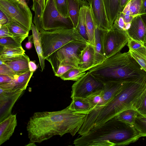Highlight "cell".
<instances>
[{
  "instance_id": "cell-1",
  "label": "cell",
  "mask_w": 146,
  "mask_h": 146,
  "mask_svg": "<svg viewBox=\"0 0 146 146\" xmlns=\"http://www.w3.org/2000/svg\"><path fill=\"white\" fill-rule=\"evenodd\" d=\"M86 114L74 113L69 106L60 110L37 112L31 116L26 127L31 142L40 143L53 136L70 133L72 136L78 132Z\"/></svg>"
},
{
  "instance_id": "cell-2",
  "label": "cell",
  "mask_w": 146,
  "mask_h": 146,
  "mask_svg": "<svg viewBox=\"0 0 146 146\" xmlns=\"http://www.w3.org/2000/svg\"><path fill=\"white\" fill-rule=\"evenodd\" d=\"M141 137L133 125L115 116L78 137L73 144L76 146H125L136 142Z\"/></svg>"
},
{
  "instance_id": "cell-3",
  "label": "cell",
  "mask_w": 146,
  "mask_h": 146,
  "mask_svg": "<svg viewBox=\"0 0 146 146\" xmlns=\"http://www.w3.org/2000/svg\"><path fill=\"white\" fill-rule=\"evenodd\" d=\"M88 71L104 84L110 81L134 82L146 77V72L129 51L120 52L107 58Z\"/></svg>"
},
{
  "instance_id": "cell-4",
  "label": "cell",
  "mask_w": 146,
  "mask_h": 146,
  "mask_svg": "<svg viewBox=\"0 0 146 146\" xmlns=\"http://www.w3.org/2000/svg\"><path fill=\"white\" fill-rule=\"evenodd\" d=\"M146 88V77L134 82H125L121 90L106 106L86 115L83 127L90 130L116 116L132 105Z\"/></svg>"
},
{
  "instance_id": "cell-5",
  "label": "cell",
  "mask_w": 146,
  "mask_h": 146,
  "mask_svg": "<svg viewBox=\"0 0 146 146\" xmlns=\"http://www.w3.org/2000/svg\"><path fill=\"white\" fill-rule=\"evenodd\" d=\"M40 32L45 59L55 51L70 42L79 41L88 43L73 27L52 31H45L42 29Z\"/></svg>"
},
{
  "instance_id": "cell-6",
  "label": "cell",
  "mask_w": 146,
  "mask_h": 146,
  "mask_svg": "<svg viewBox=\"0 0 146 146\" xmlns=\"http://www.w3.org/2000/svg\"><path fill=\"white\" fill-rule=\"evenodd\" d=\"M88 43L76 41L70 42L45 58L50 63L54 74L61 65L79 68L80 55Z\"/></svg>"
},
{
  "instance_id": "cell-7",
  "label": "cell",
  "mask_w": 146,
  "mask_h": 146,
  "mask_svg": "<svg viewBox=\"0 0 146 146\" xmlns=\"http://www.w3.org/2000/svg\"><path fill=\"white\" fill-rule=\"evenodd\" d=\"M0 11L7 17L8 23H16L29 31L31 30L33 15L25 1L0 0Z\"/></svg>"
},
{
  "instance_id": "cell-8",
  "label": "cell",
  "mask_w": 146,
  "mask_h": 146,
  "mask_svg": "<svg viewBox=\"0 0 146 146\" xmlns=\"http://www.w3.org/2000/svg\"><path fill=\"white\" fill-rule=\"evenodd\" d=\"M69 19L61 16L55 7L54 0H46L41 18L42 27L44 30L52 31L70 28L72 24Z\"/></svg>"
},
{
  "instance_id": "cell-9",
  "label": "cell",
  "mask_w": 146,
  "mask_h": 146,
  "mask_svg": "<svg viewBox=\"0 0 146 146\" xmlns=\"http://www.w3.org/2000/svg\"><path fill=\"white\" fill-rule=\"evenodd\" d=\"M104 85L88 71L72 85L71 98H86L93 93L102 90Z\"/></svg>"
},
{
  "instance_id": "cell-10",
  "label": "cell",
  "mask_w": 146,
  "mask_h": 146,
  "mask_svg": "<svg viewBox=\"0 0 146 146\" xmlns=\"http://www.w3.org/2000/svg\"><path fill=\"white\" fill-rule=\"evenodd\" d=\"M129 38L126 32L112 26L109 30L105 31L103 42L106 58L120 52L127 43Z\"/></svg>"
},
{
  "instance_id": "cell-11",
  "label": "cell",
  "mask_w": 146,
  "mask_h": 146,
  "mask_svg": "<svg viewBox=\"0 0 146 146\" xmlns=\"http://www.w3.org/2000/svg\"><path fill=\"white\" fill-rule=\"evenodd\" d=\"M24 91L0 88V122L11 114L15 104Z\"/></svg>"
},
{
  "instance_id": "cell-12",
  "label": "cell",
  "mask_w": 146,
  "mask_h": 146,
  "mask_svg": "<svg viewBox=\"0 0 146 146\" xmlns=\"http://www.w3.org/2000/svg\"><path fill=\"white\" fill-rule=\"evenodd\" d=\"M91 8L96 25L104 31L110 30L111 26L107 18L104 0H86Z\"/></svg>"
},
{
  "instance_id": "cell-13",
  "label": "cell",
  "mask_w": 146,
  "mask_h": 146,
  "mask_svg": "<svg viewBox=\"0 0 146 146\" xmlns=\"http://www.w3.org/2000/svg\"><path fill=\"white\" fill-rule=\"evenodd\" d=\"M126 33L129 38L143 44L146 39V25L141 15L133 18Z\"/></svg>"
},
{
  "instance_id": "cell-14",
  "label": "cell",
  "mask_w": 146,
  "mask_h": 146,
  "mask_svg": "<svg viewBox=\"0 0 146 146\" xmlns=\"http://www.w3.org/2000/svg\"><path fill=\"white\" fill-rule=\"evenodd\" d=\"M16 114H12L0 122V145L9 140L17 125Z\"/></svg>"
},
{
  "instance_id": "cell-15",
  "label": "cell",
  "mask_w": 146,
  "mask_h": 146,
  "mask_svg": "<svg viewBox=\"0 0 146 146\" xmlns=\"http://www.w3.org/2000/svg\"><path fill=\"white\" fill-rule=\"evenodd\" d=\"M105 31L96 26L94 46V59L93 67L101 63L107 58L105 53L103 42V36Z\"/></svg>"
},
{
  "instance_id": "cell-16",
  "label": "cell",
  "mask_w": 146,
  "mask_h": 146,
  "mask_svg": "<svg viewBox=\"0 0 146 146\" xmlns=\"http://www.w3.org/2000/svg\"><path fill=\"white\" fill-rule=\"evenodd\" d=\"M125 82L110 81L104 84L102 90V102L99 109L106 106L115 97L122 89Z\"/></svg>"
},
{
  "instance_id": "cell-17",
  "label": "cell",
  "mask_w": 146,
  "mask_h": 146,
  "mask_svg": "<svg viewBox=\"0 0 146 146\" xmlns=\"http://www.w3.org/2000/svg\"><path fill=\"white\" fill-rule=\"evenodd\" d=\"M94 59V46L88 43L81 52L79 67L85 72L89 70L93 67Z\"/></svg>"
},
{
  "instance_id": "cell-18",
  "label": "cell",
  "mask_w": 146,
  "mask_h": 146,
  "mask_svg": "<svg viewBox=\"0 0 146 146\" xmlns=\"http://www.w3.org/2000/svg\"><path fill=\"white\" fill-rule=\"evenodd\" d=\"M29 58L25 53L18 58L7 61L5 63L9 66L18 76H19L29 71Z\"/></svg>"
},
{
  "instance_id": "cell-19",
  "label": "cell",
  "mask_w": 146,
  "mask_h": 146,
  "mask_svg": "<svg viewBox=\"0 0 146 146\" xmlns=\"http://www.w3.org/2000/svg\"><path fill=\"white\" fill-rule=\"evenodd\" d=\"M67 1L69 18L72 23L73 27L76 29L78 23L80 8L88 3L84 0H67Z\"/></svg>"
},
{
  "instance_id": "cell-20",
  "label": "cell",
  "mask_w": 146,
  "mask_h": 146,
  "mask_svg": "<svg viewBox=\"0 0 146 146\" xmlns=\"http://www.w3.org/2000/svg\"><path fill=\"white\" fill-rule=\"evenodd\" d=\"M25 51L22 46L11 48L0 45V60L5 62L12 61L25 54Z\"/></svg>"
},
{
  "instance_id": "cell-21",
  "label": "cell",
  "mask_w": 146,
  "mask_h": 146,
  "mask_svg": "<svg viewBox=\"0 0 146 146\" xmlns=\"http://www.w3.org/2000/svg\"><path fill=\"white\" fill-rule=\"evenodd\" d=\"M108 20L112 26L121 12L120 0H104Z\"/></svg>"
},
{
  "instance_id": "cell-22",
  "label": "cell",
  "mask_w": 146,
  "mask_h": 146,
  "mask_svg": "<svg viewBox=\"0 0 146 146\" xmlns=\"http://www.w3.org/2000/svg\"><path fill=\"white\" fill-rule=\"evenodd\" d=\"M32 32L33 40L35 49L38 57L41 71L44 70L45 66L44 60L42 50L40 33L37 30L33 23L31 27Z\"/></svg>"
},
{
  "instance_id": "cell-23",
  "label": "cell",
  "mask_w": 146,
  "mask_h": 146,
  "mask_svg": "<svg viewBox=\"0 0 146 146\" xmlns=\"http://www.w3.org/2000/svg\"><path fill=\"white\" fill-rule=\"evenodd\" d=\"M69 108L74 113L79 114H87L92 109L86 98H75L72 99Z\"/></svg>"
},
{
  "instance_id": "cell-24",
  "label": "cell",
  "mask_w": 146,
  "mask_h": 146,
  "mask_svg": "<svg viewBox=\"0 0 146 146\" xmlns=\"http://www.w3.org/2000/svg\"><path fill=\"white\" fill-rule=\"evenodd\" d=\"M86 23L88 43L94 45V35L96 25L90 6L87 8L86 14Z\"/></svg>"
},
{
  "instance_id": "cell-25",
  "label": "cell",
  "mask_w": 146,
  "mask_h": 146,
  "mask_svg": "<svg viewBox=\"0 0 146 146\" xmlns=\"http://www.w3.org/2000/svg\"><path fill=\"white\" fill-rule=\"evenodd\" d=\"M33 73V72L29 70L19 76L17 78L9 82L11 89L24 91L26 89Z\"/></svg>"
},
{
  "instance_id": "cell-26",
  "label": "cell",
  "mask_w": 146,
  "mask_h": 146,
  "mask_svg": "<svg viewBox=\"0 0 146 146\" xmlns=\"http://www.w3.org/2000/svg\"><path fill=\"white\" fill-rule=\"evenodd\" d=\"M135 17L144 14L142 0H130L121 12Z\"/></svg>"
},
{
  "instance_id": "cell-27",
  "label": "cell",
  "mask_w": 146,
  "mask_h": 146,
  "mask_svg": "<svg viewBox=\"0 0 146 146\" xmlns=\"http://www.w3.org/2000/svg\"><path fill=\"white\" fill-rule=\"evenodd\" d=\"M89 6L88 3L80 7L78 23L75 29L88 43V41L86 29V14L87 7Z\"/></svg>"
},
{
  "instance_id": "cell-28",
  "label": "cell",
  "mask_w": 146,
  "mask_h": 146,
  "mask_svg": "<svg viewBox=\"0 0 146 146\" xmlns=\"http://www.w3.org/2000/svg\"><path fill=\"white\" fill-rule=\"evenodd\" d=\"M134 17L121 12L112 26L119 30L126 32Z\"/></svg>"
},
{
  "instance_id": "cell-29",
  "label": "cell",
  "mask_w": 146,
  "mask_h": 146,
  "mask_svg": "<svg viewBox=\"0 0 146 146\" xmlns=\"http://www.w3.org/2000/svg\"><path fill=\"white\" fill-rule=\"evenodd\" d=\"M6 25L13 36L22 42L28 36L29 31L23 27L13 23H8Z\"/></svg>"
},
{
  "instance_id": "cell-30",
  "label": "cell",
  "mask_w": 146,
  "mask_h": 146,
  "mask_svg": "<svg viewBox=\"0 0 146 146\" xmlns=\"http://www.w3.org/2000/svg\"><path fill=\"white\" fill-rule=\"evenodd\" d=\"M139 114L136 110L131 108L122 111L115 117L120 121L133 125L135 118Z\"/></svg>"
},
{
  "instance_id": "cell-31",
  "label": "cell",
  "mask_w": 146,
  "mask_h": 146,
  "mask_svg": "<svg viewBox=\"0 0 146 146\" xmlns=\"http://www.w3.org/2000/svg\"><path fill=\"white\" fill-rule=\"evenodd\" d=\"M129 51L131 56L146 72V51L144 46L135 50L129 49Z\"/></svg>"
},
{
  "instance_id": "cell-32",
  "label": "cell",
  "mask_w": 146,
  "mask_h": 146,
  "mask_svg": "<svg viewBox=\"0 0 146 146\" xmlns=\"http://www.w3.org/2000/svg\"><path fill=\"white\" fill-rule=\"evenodd\" d=\"M131 108L136 110L139 114L146 116V88L135 100Z\"/></svg>"
},
{
  "instance_id": "cell-33",
  "label": "cell",
  "mask_w": 146,
  "mask_h": 146,
  "mask_svg": "<svg viewBox=\"0 0 146 146\" xmlns=\"http://www.w3.org/2000/svg\"><path fill=\"white\" fill-rule=\"evenodd\" d=\"M86 73V72L80 68L74 67L68 70L60 78L64 80L76 81Z\"/></svg>"
},
{
  "instance_id": "cell-34",
  "label": "cell",
  "mask_w": 146,
  "mask_h": 146,
  "mask_svg": "<svg viewBox=\"0 0 146 146\" xmlns=\"http://www.w3.org/2000/svg\"><path fill=\"white\" fill-rule=\"evenodd\" d=\"M102 90L93 93L86 98L90 104L92 111L100 108L102 102Z\"/></svg>"
},
{
  "instance_id": "cell-35",
  "label": "cell",
  "mask_w": 146,
  "mask_h": 146,
  "mask_svg": "<svg viewBox=\"0 0 146 146\" xmlns=\"http://www.w3.org/2000/svg\"><path fill=\"white\" fill-rule=\"evenodd\" d=\"M32 9L35 12L33 22L39 31L42 29L41 18L42 11L38 2V0H33Z\"/></svg>"
},
{
  "instance_id": "cell-36",
  "label": "cell",
  "mask_w": 146,
  "mask_h": 146,
  "mask_svg": "<svg viewBox=\"0 0 146 146\" xmlns=\"http://www.w3.org/2000/svg\"><path fill=\"white\" fill-rule=\"evenodd\" d=\"M133 125L141 137H146V116L139 114L135 117Z\"/></svg>"
},
{
  "instance_id": "cell-37",
  "label": "cell",
  "mask_w": 146,
  "mask_h": 146,
  "mask_svg": "<svg viewBox=\"0 0 146 146\" xmlns=\"http://www.w3.org/2000/svg\"><path fill=\"white\" fill-rule=\"evenodd\" d=\"M22 42L13 36L0 38V45L11 48H16L22 46Z\"/></svg>"
},
{
  "instance_id": "cell-38",
  "label": "cell",
  "mask_w": 146,
  "mask_h": 146,
  "mask_svg": "<svg viewBox=\"0 0 146 146\" xmlns=\"http://www.w3.org/2000/svg\"><path fill=\"white\" fill-rule=\"evenodd\" d=\"M55 7L60 14L65 18H69L67 0H54Z\"/></svg>"
},
{
  "instance_id": "cell-39",
  "label": "cell",
  "mask_w": 146,
  "mask_h": 146,
  "mask_svg": "<svg viewBox=\"0 0 146 146\" xmlns=\"http://www.w3.org/2000/svg\"><path fill=\"white\" fill-rule=\"evenodd\" d=\"M0 74L7 76L14 79L17 78L19 76L5 63L0 65Z\"/></svg>"
},
{
  "instance_id": "cell-40",
  "label": "cell",
  "mask_w": 146,
  "mask_h": 146,
  "mask_svg": "<svg viewBox=\"0 0 146 146\" xmlns=\"http://www.w3.org/2000/svg\"><path fill=\"white\" fill-rule=\"evenodd\" d=\"M127 46L130 50H135L144 46L143 44L141 42L129 38L127 42Z\"/></svg>"
},
{
  "instance_id": "cell-41",
  "label": "cell",
  "mask_w": 146,
  "mask_h": 146,
  "mask_svg": "<svg viewBox=\"0 0 146 146\" xmlns=\"http://www.w3.org/2000/svg\"><path fill=\"white\" fill-rule=\"evenodd\" d=\"M74 67H75L67 65H60L58 67L56 72L54 74V75L56 76L60 77L68 70Z\"/></svg>"
},
{
  "instance_id": "cell-42",
  "label": "cell",
  "mask_w": 146,
  "mask_h": 146,
  "mask_svg": "<svg viewBox=\"0 0 146 146\" xmlns=\"http://www.w3.org/2000/svg\"><path fill=\"white\" fill-rule=\"evenodd\" d=\"M0 26V38L13 36L10 32L6 24Z\"/></svg>"
},
{
  "instance_id": "cell-43",
  "label": "cell",
  "mask_w": 146,
  "mask_h": 146,
  "mask_svg": "<svg viewBox=\"0 0 146 146\" xmlns=\"http://www.w3.org/2000/svg\"><path fill=\"white\" fill-rule=\"evenodd\" d=\"M14 80L7 76L0 74V84L10 82Z\"/></svg>"
},
{
  "instance_id": "cell-44",
  "label": "cell",
  "mask_w": 146,
  "mask_h": 146,
  "mask_svg": "<svg viewBox=\"0 0 146 146\" xmlns=\"http://www.w3.org/2000/svg\"><path fill=\"white\" fill-rule=\"evenodd\" d=\"M0 25H3L7 23L8 20L7 17L1 11H0Z\"/></svg>"
},
{
  "instance_id": "cell-45",
  "label": "cell",
  "mask_w": 146,
  "mask_h": 146,
  "mask_svg": "<svg viewBox=\"0 0 146 146\" xmlns=\"http://www.w3.org/2000/svg\"><path fill=\"white\" fill-rule=\"evenodd\" d=\"M38 67L34 61H30L29 62V68L30 71L34 73Z\"/></svg>"
},
{
  "instance_id": "cell-46",
  "label": "cell",
  "mask_w": 146,
  "mask_h": 146,
  "mask_svg": "<svg viewBox=\"0 0 146 146\" xmlns=\"http://www.w3.org/2000/svg\"><path fill=\"white\" fill-rule=\"evenodd\" d=\"M33 38V35H31L28 37V41L25 44V47L27 49H31L33 43V40L32 41V38Z\"/></svg>"
},
{
  "instance_id": "cell-47",
  "label": "cell",
  "mask_w": 146,
  "mask_h": 146,
  "mask_svg": "<svg viewBox=\"0 0 146 146\" xmlns=\"http://www.w3.org/2000/svg\"><path fill=\"white\" fill-rule=\"evenodd\" d=\"M130 0H120L119 7L121 12H122L124 8Z\"/></svg>"
},
{
  "instance_id": "cell-48",
  "label": "cell",
  "mask_w": 146,
  "mask_h": 146,
  "mask_svg": "<svg viewBox=\"0 0 146 146\" xmlns=\"http://www.w3.org/2000/svg\"><path fill=\"white\" fill-rule=\"evenodd\" d=\"M46 1V0H38V2L42 12L45 6Z\"/></svg>"
},
{
  "instance_id": "cell-49",
  "label": "cell",
  "mask_w": 146,
  "mask_h": 146,
  "mask_svg": "<svg viewBox=\"0 0 146 146\" xmlns=\"http://www.w3.org/2000/svg\"><path fill=\"white\" fill-rule=\"evenodd\" d=\"M142 0L144 13H146V0Z\"/></svg>"
},
{
  "instance_id": "cell-50",
  "label": "cell",
  "mask_w": 146,
  "mask_h": 146,
  "mask_svg": "<svg viewBox=\"0 0 146 146\" xmlns=\"http://www.w3.org/2000/svg\"><path fill=\"white\" fill-rule=\"evenodd\" d=\"M144 22L146 25V13H144L141 15Z\"/></svg>"
},
{
  "instance_id": "cell-51",
  "label": "cell",
  "mask_w": 146,
  "mask_h": 146,
  "mask_svg": "<svg viewBox=\"0 0 146 146\" xmlns=\"http://www.w3.org/2000/svg\"><path fill=\"white\" fill-rule=\"evenodd\" d=\"M143 45L145 47L146 51V39H145V41L143 43Z\"/></svg>"
},
{
  "instance_id": "cell-52",
  "label": "cell",
  "mask_w": 146,
  "mask_h": 146,
  "mask_svg": "<svg viewBox=\"0 0 146 146\" xmlns=\"http://www.w3.org/2000/svg\"><path fill=\"white\" fill-rule=\"evenodd\" d=\"M24 0V1H25V0Z\"/></svg>"
}]
</instances>
